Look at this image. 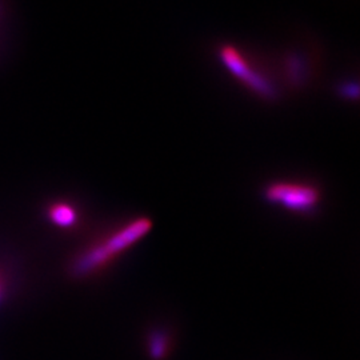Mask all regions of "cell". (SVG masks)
<instances>
[{"label": "cell", "instance_id": "1", "mask_svg": "<svg viewBox=\"0 0 360 360\" xmlns=\"http://www.w3.org/2000/svg\"><path fill=\"white\" fill-rule=\"evenodd\" d=\"M153 229L154 223L148 217L132 219L127 224L82 252L74 260L71 274L75 278H86L102 270L132 245L139 243Z\"/></svg>", "mask_w": 360, "mask_h": 360}, {"label": "cell", "instance_id": "2", "mask_svg": "<svg viewBox=\"0 0 360 360\" xmlns=\"http://www.w3.org/2000/svg\"><path fill=\"white\" fill-rule=\"evenodd\" d=\"M263 196L271 205L299 214L314 211L322 200V193L316 186L297 181L270 183L264 188Z\"/></svg>", "mask_w": 360, "mask_h": 360}, {"label": "cell", "instance_id": "3", "mask_svg": "<svg viewBox=\"0 0 360 360\" xmlns=\"http://www.w3.org/2000/svg\"><path fill=\"white\" fill-rule=\"evenodd\" d=\"M218 56L223 65L238 79L242 84L255 95L266 101H275L278 91L267 77L252 68L245 55L232 44H223L218 50Z\"/></svg>", "mask_w": 360, "mask_h": 360}, {"label": "cell", "instance_id": "4", "mask_svg": "<svg viewBox=\"0 0 360 360\" xmlns=\"http://www.w3.org/2000/svg\"><path fill=\"white\" fill-rule=\"evenodd\" d=\"M50 219L53 224L68 229L75 226L77 220V214L75 208L67 203H58L50 208Z\"/></svg>", "mask_w": 360, "mask_h": 360}, {"label": "cell", "instance_id": "5", "mask_svg": "<svg viewBox=\"0 0 360 360\" xmlns=\"http://www.w3.org/2000/svg\"><path fill=\"white\" fill-rule=\"evenodd\" d=\"M169 340L166 333L156 331L148 339V355L154 360H162L167 355Z\"/></svg>", "mask_w": 360, "mask_h": 360}]
</instances>
